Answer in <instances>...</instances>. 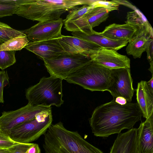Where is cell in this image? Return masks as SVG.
Here are the masks:
<instances>
[{"mask_svg": "<svg viewBox=\"0 0 153 153\" xmlns=\"http://www.w3.org/2000/svg\"><path fill=\"white\" fill-rule=\"evenodd\" d=\"M141 112L137 103H117L115 99L101 105L93 111L89 122L94 135L108 137L119 134L124 129H131L141 120Z\"/></svg>", "mask_w": 153, "mask_h": 153, "instance_id": "1", "label": "cell"}, {"mask_svg": "<svg viewBox=\"0 0 153 153\" xmlns=\"http://www.w3.org/2000/svg\"><path fill=\"white\" fill-rule=\"evenodd\" d=\"M44 135L45 153H104L77 131L67 129L61 122L51 124Z\"/></svg>", "mask_w": 153, "mask_h": 153, "instance_id": "2", "label": "cell"}, {"mask_svg": "<svg viewBox=\"0 0 153 153\" xmlns=\"http://www.w3.org/2000/svg\"><path fill=\"white\" fill-rule=\"evenodd\" d=\"M93 0H26L14 14L39 22L57 20L67 11L82 5L89 4Z\"/></svg>", "mask_w": 153, "mask_h": 153, "instance_id": "3", "label": "cell"}, {"mask_svg": "<svg viewBox=\"0 0 153 153\" xmlns=\"http://www.w3.org/2000/svg\"><path fill=\"white\" fill-rule=\"evenodd\" d=\"M62 80L52 76L42 77L38 83L26 90L28 103L33 106L60 107L64 102L62 99Z\"/></svg>", "mask_w": 153, "mask_h": 153, "instance_id": "4", "label": "cell"}, {"mask_svg": "<svg viewBox=\"0 0 153 153\" xmlns=\"http://www.w3.org/2000/svg\"><path fill=\"white\" fill-rule=\"evenodd\" d=\"M111 70L92 61L69 75L65 79L91 91H107Z\"/></svg>", "mask_w": 153, "mask_h": 153, "instance_id": "5", "label": "cell"}, {"mask_svg": "<svg viewBox=\"0 0 153 153\" xmlns=\"http://www.w3.org/2000/svg\"><path fill=\"white\" fill-rule=\"evenodd\" d=\"M53 121L51 109L42 111L35 118L13 128L8 135L18 143H29L44 134Z\"/></svg>", "mask_w": 153, "mask_h": 153, "instance_id": "6", "label": "cell"}, {"mask_svg": "<svg viewBox=\"0 0 153 153\" xmlns=\"http://www.w3.org/2000/svg\"><path fill=\"white\" fill-rule=\"evenodd\" d=\"M42 60L50 76L62 80L92 61L89 56L68 53L54 59Z\"/></svg>", "mask_w": 153, "mask_h": 153, "instance_id": "7", "label": "cell"}, {"mask_svg": "<svg viewBox=\"0 0 153 153\" xmlns=\"http://www.w3.org/2000/svg\"><path fill=\"white\" fill-rule=\"evenodd\" d=\"M51 108V107L33 106L28 103L16 110L4 111L0 117V129L8 134L16 126L33 120L39 113Z\"/></svg>", "mask_w": 153, "mask_h": 153, "instance_id": "8", "label": "cell"}, {"mask_svg": "<svg viewBox=\"0 0 153 153\" xmlns=\"http://www.w3.org/2000/svg\"><path fill=\"white\" fill-rule=\"evenodd\" d=\"M109 83L107 91L113 98L122 97L130 102L134 90L130 68H120L111 70Z\"/></svg>", "mask_w": 153, "mask_h": 153, "instance_id": "9", "label": "cell"}, {"mask_svg": "<svg viewBox=\"0 0 153 153\" xmlns=\"http://www.w3.org/2000/svg\"><path fill=\"white\" fill-rule=\"evenodd\" d=\"M63 24V20L60 18L56 20L39 22L22 31L31 42L60 38L63 36L61 30Z\"/></svg>", "mask_w": 153, "mask_h": 153, "instance_id": "10", "label": "cell"}, {"mask_svg": "<svg viewBox=\"0 0 153 153\" xmlns=\"http://www.w3.org/2000/svg\"><path fill=\"white\" fill-rule=\"evenodd\" d=\"M109 12L103 7L93 8L78 19L64 25V28L72 32H92L93 28L105 21Z\"/></svg>", "mask_w": 153, "mask_h": 153, "instance_id": "11", "label": "cell"}, {"mask_svg": "<svg viewBox=\"0 0 153 153\" xmlns=\"http://www.w3.org/2000/svg\"><path fill=\"white\" fill-rule=\"evenodd\" d=\"M89 56L92 61L110 70L130 68V59L113 49L100 48L91 51Z\"/></svg>", "mask_w": 153, "mask_h": 153, "instance_id": "12", "label": "cell"}, {"mask_svg": "<svg viewBox=\"0 0 153 153\" xmlns=\"http://www.w3.org/2000/svg\"><path fill=\"white\" fill-rule=\"evenodd\" d=\"M60 38L37 42H30L25 47L42 60L51 59L67 53L59 42Z\"/></svg>", "mask_w": 153, "mask_h": 153, "instance_id": "13", "label": "cell"}, {"mask_svg": "<svg viewBox=\"0 0 153 153\" xmlns=\"http://www.w3.org/2000/svg\"><path fill=\"white\" fill-rule=\"evenodd\" d=\"M139 135L138 128H133L118 134L109 153H139Z\"/></svg>", "mask_w": 153, "mask_h": 153, "instance_id": "14", "label": "cell"}, {"mask_svg": "<svg viewBox=\"0 0 153 153\" xmlns=\"http://www.w3.org/2000/svg\"><path fill=\"white\" fill-rule=\"evenodd\" d=\"M59 42L65 52L70 54L89 56L91 51L100 48L94 43L73 36L63 35L59 39Z\"/></svg>", "mask_w": 153, "mask_h": 153, "instance_id": "15", "label": "cell"}, {"mask_svg": "<svg viewBox=\"0 0 153 153\" xmlns=\"http://www.w3.org/2000/svg\"><path fill=\"white\" fill-rule=\"evenodd\" d=\"M73 36L94 43L101 48L117 51L127 45L128 40H115L101 35L94 30L92 32H72Z\"/></svg>", "mask_w": 153, "mask_h": 153, "instance_id": "16", "label": "cell"}, {"mask_svg": "<svg viewBox=\"0 0 153 153\" xmlns=\"http://www.w3.org/2000/svg\"><path fill=\"white\" fill-rule=\"evenodd\" d=\"M153 38V31L137 30L127 45L126 49L127 53L132 56L135 59L140 58Z\"/></svg>", "mask_w": 153, "mask_h": 153, "instance_id": "17", "label": "cell"}, {"mask_svg": "<svg viewBox=\"0 0 153 153\" xmlns=\"http://www.w3.org/2000/svg\"><path fill=\"white\" fill-rule=\"evenodd\" d=\"M137 103L143 117L146 119L153 114V94L146 84V82L141 81L138 83L136 90Z\"/></svg>", "mask_w": 153, "mask_h": 153, "instance_id": "18", "label": "cell"}, {"mask_svg": "<svg viewBox=\"0 0 153 153\" xmlns=\"http://www.w3.org/2000/svg\"><path fill=\"white\" fill-rule=\"evenodd\" d=\"M137 28L128 23L119 24L113 23L105 27L100 34L108 38L115 40L129 41L137 31Z\"/></svg>", "mask_w": 153, "mask_h": 153, "instance_id": "19", "label": "cell"}, {"mask_svg": "<svg viewBox=\"0 0 153 153\" xmlns=\"http://www.w3.org/2000/svg\"><path fill=\"white\" fill-rule=\"evenodd\" d=\"M138 128L139 153H153V114L142 122Z\"/></svg>", "mask_w": 153, "mask_h": 153, "instance_id": "20", "label": "cell"}, {"mask_svg": "<svg viewBox=\"0 0 153 153\" xmlns=\"http://www.w3.org/2000/svg\"><path fill=\"white\" fill-rule=\"evenodd\" d=\"M126 23L131 25L137 30L153 31L151 25L144 15L137 9L127 13Z\"/></svg>", "mask_w": 153, "mask_h": 153, "instance_id": "21", "label": "cell"}, {"mask_svg": "<svg viewBox=\"0 0 153 153\" xmlns=\"http://www.w3.org/2000/svg\"><path fill=\"white\" fill-rule=\"evenodd\" d=\"M29 41L26 36L16 37L0 44V51H20L25 48Z\"/></svg>", "mask_w": 153, "mask_h": 153, "instance_id": "22", "label": "cell"}, {"mask_svg": "<svg viewBox=\"0 0 153 153\" xmlns=\"http://www.w3.org/2000/svg\"><path fill=\"white\" fill-rule=\"evenodd\" d=\"M26 0H0V18L12 16Z\"/></svg>", "mask_w": 153, "mask_h": 153, "instance_id": "23", "label": "cell"}, {"mask_svg": "<svg viewBox=\"0 0 153 153\" xmlns=\"http://www.w3.org/2000/svg\"><path fill=\"white\" fill-rule=\"evenodd\" d=\"M26 36L22 30H16L7 24L0 22L1 44L13 38Z\"/></svg>", "mask_w": 153, "mask_h": 153, "instance_id": "24", "label": "cell"}, {"mask_svg": "<svg viewBox=\"0 0 153 153\" xmlns=\"http://www.w3.org/2000/svg\"><path fill=\"white\" fill-rule=\"evenodd\" d=\"M93 8L90 4H84L81 7H76L70 11L66 18L63 20L64 24L75 21L82 16L91 9Z\"/></svg>", "mask_w": 153, "mask_h": 153, "instance_id": "25", "label": "cell"}, {"mask_svg": "<svg viewBox=\"0 0 153 153\" xmlns=\"http://www.w3.org/2000/svg\"><path fill=\"white\" fill-rule=\"evenodd\" d=\"M15 52V51H0V69L2 70L16 63Z\"/></svg>", "mask_w": 153, "mask_h": 153, "instance_id": "26", "label": "cell"}, {"mask_svg": "<svg viewBox=\"0 0 153 153\" xmlns=\"http://www.w3.org/2000/svg\"><path fill=\"white\" fill-rule=\"evenodd\" d=\"M89 4L92 6L93 8L103 7L110 12L112 11L118 10L120 3L119 0H93Z\"/></svg>", "mask_w": 153, "mask_h": 153, "instance_id": "27", "label": "cell"}, {"mask_svg": "<svg viewBox=\"0 0 153 153\" xmlns=\"http://www.w3.org/2000/svg\"><path fill=\"white\" fill-rule=\"evenodd\" d=\"M6 133L0 129V148L8 149L17 143Z\"/></svg>", "mask_w": 153, "mask_h": 153, "instance_id": "28", "label": "cell"}, {"mask_svg": "<svg viewBox=\"0 0 153 153\" xmlns=\"http://www.w3.org/2000/svg\"><path fill=\"white\" fill-rule=\"evenodd\" d=\"M9 83V77L7 71H0V102L4 103L3 90L4 88Z\"/></svg>", "mask_w": 153, "mask_h": 153, "instance_id": "29", "label": "cell"}, {"mask_svg": "<svg viewBox=\"0 0 153 153\" xmlns=\"http://www.w3.org/2000/svg\"><path fill=\"white\" fill-rule=\"evenodd\" d=\"M33 143H17L8 149L11 153H26Z\"/></svg>", "mask_w": 153, "mask_h": 153, "instance_id": "30", "label": "cell"}, {"mask_svg": "<svg viewBox=\"0 0 153 153\" xmlns=\"http://www.w3.org/2000/svg\"><path fill=\"white\" fill-rule=\"evenodd\" d=\"M146 51L147 53V59L149 62L153 61V39L149 43Z\"/></svg>", "mask_w": 153, "mask_h": 153, "instance_id": "31", "label": "cell"}, {"mask_svg": "<svg viewBox=\"0 0 153 153\" xmlns=\"http://www.w3.org/2000/svg\"><path fill=\"white\" fill-rule=\"evenodd\" d=\"M26 153H41L40 149L38 144L33 143L27 150Z\"/></svg>", "mask_w": 153, "mask_h": 153, "instance_id": "32", "label": "cell"}, {"mask_svg": "<svg viewBox=\"0 0 153 153\" xmlns=\"http://www.w3.org/2000/svg\"><path fill=\"white\" fill-rule=\"evenodd\" d=\"M115 99V102L121 105H124L128 102L126 99L122 97H117Z\"/></svg>", "mask_w": 153, "mask_h": 153, "instance_id": "33", "label": "cell"}, {"mask_svg": "<svg viewBox=\"0 0 153 153\" xmlns=\"http://www.w3.org/2000/svg\"><path fill=\"white\" fill-rule=\"evenodd\" d=\"M152 74V77L151 79L148 82H146V84L152 93L153 94V76Z\"/></svg>", "mask_w": 153, "mask_h": 153, "instance_id": "34", "label": "cell"}, {"mask_svg": "<svg viewBox=\"0 0 153 153\" xmlns=\"http://www.w3.org/2000/svg\"><path fill=\"white\" fill-rule=\"evenodd\" d=\"M0 153H11L8 149L0 148Z\"/></svg>", "mask_w": 153, "mask_h": 153, "instance_id": "35", "label": "cell"}, {"mask_svg": "<svg viewBox=\"0 0 153 153\" xmlns=\"http://www.w3.org/2000/svg\"><path fill=\"white\" fill-rule=\"evenodd\" d=\"M149 63L150 64V67L148 69V70L151 72L152 74H153V61L149 62Z\"/></svg>", "mask_w": 153, "mask_h": 153, "instance_id": "36", "label": "cell"}]
</instances>
